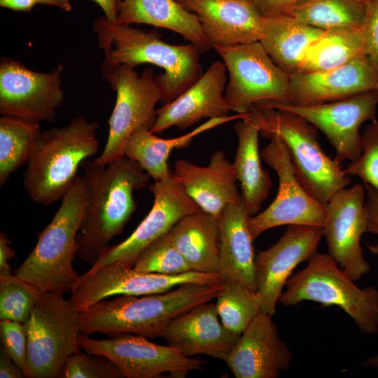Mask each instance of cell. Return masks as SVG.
Segmentation results:
<instances>
[{"instance_id":"cell-33","label":"cell","mask_w":378,"mask_h":378,"mask_svg":"<svg viewBox=\"0 0 378 378\" xmlns=\"http://www.w3.org/2000/svg\"><path fill=\"white\" fill-rule=\"evenodd\" d=\"M38 122L4 116L0 118V186L27 163L41 133Z\"/></svg>"},{"instance_id":"cell-2","label":"cell","mask_w":378,"mask_h":378,"mask_svg":"<svg viewBox=\"0 0 378 378\" xmlns=\"http://www.w3.org/2000/svg\"><path fill=\"white\" fill-rule=\"evenodd\" d=\"M220 284L190 283L168 291L145 295H116L80 312V332L114 337L133 334L155 339L162 336L177 317L216 299Z\"/></svg>"},{"instance_id":"cell-18","label":"cell","mask_w":378,"mask_h":378,"mask_svg":"<svg viewBox=\"0 0 378 378\" xmlns=\"http://www.w3.org/2000/svg\"><path fill=\"white\" fill-rule=\"evenodd\" d=\"M323 237V227L288 225L279 239L255 256V292L260 312L273 316L284 288L293 270L316 253Z\"/></svg>"},{"instance_id":"cell-14","label":"cell","mask_w":378,"mask_h":378,"mask_svg":"<svg viewBox=\"0 0 378 378\" xmlns=\"http://www.w3.org/2000/svg\"><path fill=\"white\" fill-rule=\"evenodd\" d=\"M153 195L151 209L135 230L124 241L108 246L83 275H90L111 262L133 267L139 255L153 242L168 233L184 216L202 211L175 181L173 174L149 185Z\"/></svg>"},{"instance_id":"cell-27","label":"cell","mask_w":378,"mask_h":378,"mask_svg":"<svg viewBox=\"0 0 378 378\" xmlns=\"http://www.w3.org/2000/svg\"><path fill=\"white\" fill-rule=\"evenodd\" d=\"M244 115L210 118L187 134L171 139L158 137L150 132L149 127L141 126L127 140L124 156L137 162L154 181L164 180L172 173L167 162L173 150L187 147L199 134L233 120L241 119Z\"/></svg>"},{"instance_id":"cell-46","label":"cell","mask_w":378,"mask_h":378,"mask_svg":"<svg viewBox=\"0 0 378 378\" xmlns=\"http://www.w3.org/2000/svg\"><path fill=\"white\" fill-rule=\"evenodd\" d=\"M102 8L104 16L111 22H115L118 16V6L120 0H92Z\"/></svg>"},{"instance_id":"cell-8","label":"cell","mask_w":378,"mask_h":378,"mask_svg":"<svg viewBox=\"0 0 378 378\" xmlns=\"http://www.w3.org/2000/svg\"><path fill=\"white\" fill-rule=\"evenodd\" d=\"M64 293H41L24 327L27 377L61 378L68 358L80 351V312Z\"/></svg>"},{"instance_id":"cell-16","label":"cell","mask_w":378,"mask_h":378,"mask_svg":"<svg viewBox=\"0 0 378 378\" xmlns=\"http://www.w3.org/2000/svg\"><path fill=\"white\" fill-rule=\"evenodd\" d=\"M59 64L48 73L29 69L4 57L0 62V114L24 120L52 122L64 99Z\"/></svg>"},{"instance_id":"cell-5","label":"cell","mask_w":378,"mask_h":378,"mask_svg":"<svg viewBox=\"0 0 378 378\" xmlns=\"http://www.w3.org/2000/svg\"><path fill=\"white\" fill-rule=\"evenodd\" d=\"M85 202L83 177L77 176L52 219L39 234L35 247L15 274L41 293L74 291L81 279L72 262L77 253V235Z\"/></svg>"},{"instance_id":"cell-30","label":"cell","mask_w":378,"mask_h":378,"mask_svg":"<svg viewBox=\"0 0 378 378\" xmlns=\"http://www.w3.org/2000/svg\"><path fill=\"white\" fill-rule=\"evenodd\" d=\"M260 42L282 70L291 74L298 71L304 53L322 34V29L284 15L262 18Z\"/></svg>"},{"instance_id":"cell-41","label":"cell","mask_w":378,"mask_h":378,"mask_svg":"<svg viewBox=\"0 0 378 378\" xmlns=\"http://www.w3.org/2000/svg\"><path fill=\"white\" fill-rule=\"evenodd\" d=\"M262 18H272L288 13L304 0H252Z\"/></svg>"},{"instance_id":"cell-3","label":"cell","mask_w":378,"mask_h":378,"mask_svg":"<svg viewBox=\"0 0 378 378\" xmlns=\"http://www.w3.org/2000/svg\"><path fill=\"white\" fill-rule=\"evenodd\" d=\"M98 47L108 65H155L164 73L155 76L162 104H167L195 83L203 74L200 49L193 43L172 45L156 30L146 31L131 24L111 22L104 15L92 24Z\"/></svg>"},{"instance_id":"cell-19","label":"cell","mask_w":378,"mask_h":378,"mask_svg":"<svg viewBox=\"0 0 378 378\" xmlns=\"http://www.w3.org/2000/svg\"><path fill=\"white\" fill-rule=\"evenodd\" d=\"M269 314L260 312L224 359L236 378H277L291 364L292 352Z\"/></svg>"},{"instance_id":"cell-38","label":"cell","mask_w":378,"mask_h":378,"mask_svg":"<svg viewBox=\"0 0 378 378\" xmlns=\"http://www.w3.org/2000/svg\"><path fill=\"white\" fill-rule=\"evenodd\" d=\"M80 351L67 360L61 378H123L122 373L107 358Z\"/></svg>"},{"instance_id":"cell-12","label":"cell","mask_w":378,"mask_h":378,"mask_svg":"<svg viewBox=\"0 0 378 378\" xmlns=\"http://www.w3.org/2000/svg\"><path fill=\"white\" fill-rule=\"evenodd\" d=\"M260 153L277 174L279 188L276 197L265 210L248 217L253 241L266 230L281 225L323 227L325 206L312 197L299 181L283 141L276 136L271 137Z\"/></svg>"},{"instance_id":"cell-17","label":"cell","mask_w":378,"mask_h":378,"mask_svg":"<svg viewBox=\"0 0 378 378\" xmlns=\"http://www.w3.org/2000/svg\"><path fill=\"white\" fill-rule=\"evenodd\" d=\"M365 200L364 184L357 183L335 192L325 205L323 237L328 253L355 281L371 270L360 246L368 226Z\"/></svg>"},{"instance_id":"cell-22","label":"cell","mask_w":378,"mask_h":378,"mask_svg":"<svg viewBox=\"0 0 378 378\" xmlns=\"http://www.w3.org/2000/svg\"><path fill=\"white\" fill-rule=\"evenodd\" d=\"M172 174L200 209L216 218L227 206L242 200L233 163L221 150L211 154L206 166L179 159Z\"/></svg>"},{"instance_id":"cell-37","label":"cell","mask_w":378,"mask_h":378,"mask_svg":"<svg viewBox=\"0 0 378 378\" xmlns=\"http://www.w3.org/2000/svg\"><path fill=\"white\" fill-rule=\"evenodd\" d=\"M361 135L362 153L357 160L350 162L345 171L378 191V120L371 121Z\"/></svg>"},{"instance_id":"cell-11","label":"cell","mask_w":378,"mask_h":378,"mask_svg":"<svg viewBox=\"0 0 378 378\" xmlns=\"http://www.w3.org/2000/svg\"><path fill=\"white\" fill-rule=\"evenodd\" d=\"M78 344L85 352L111 360L125 378H160L164 373L171 378H185L192 371L204 370L205 363L169 344L159 345L133 334L96 340L80 332Z\"/></svg>"},{"instance_id":"cell-7","label":"cell","mask_w":378,"mask_h":378,"mask_svg":"<svg viewBox=\"0 0 378 378\" xmlns=\"http://www.w3.org/2000/svg\"><path fill=\"white\" fill-rule=\"evenodd\" d=\"M328 254L316 253L302 270L290 276L279 302L289 307L313 301L324 307L335 305L368 335L378 332V289L358 287Z\"/></svg>"},{"instance_id":"cell-43","label":"cell","mask_w":378,"mask_h":378,"mask_svg":"<svg viewBox=\"0 0 378 378\" xmlns=\"http://www.w3.org/2000/svg\"><path fill=\"white\" fill-rule=\"evenodd\" d=\"M10 239L4 232L0 233V276L11 274L9 261L15 255V251L10 246Z\"/></svg>"},{"instance_id":"cell-42","label":"cell","mask_w":378,"mask_h":378,"mask_svg":"<svg viewBox=\"0 0 378 378\" xmlns=\"http://www.w3.org/2000/svg\"><path fill=\"white\" fill-rule=\"evenodd\" d=\"M366 190L367 232L378 235V191L364 184Z\"/></svg>"},{"instance_id":"cell-44","label":"cell","mask_w":378,"mask_h":378,"mask_svg":"<svg viewBox=\"0 0 378 378\" xmlns=\"http://www.w3.org/2000/svg\"><path fill=\"white\" fill-rule=\"evenodd\" d=\"M0 377L24 378L26 377L21 369L7 354L2 346L0 348Z\"/></svg>"},{"instance_id":"cell-1","label":"cell","mask_w":378,"mask_h":378,"mask_svg":"<svg viewBox=\"0 0 378 378\" xmlns=\"http://www.w3.org/2000/svg\"><path fill=\"white\" fill-rule=\"evenodd\" d=\"M80 167L86 202L77 235V254L92 265L112 238L122 233L136 209L134 192L144 188L150 176L125 156L106 165L85 160Z\"/></svg>"},{"instance_id":"cell-32","label":"cell","mask_w":378,"mask_h":378,"mask_svg":"<svg viewBox=\"0 0 378 378\" xmlns=\"http://www.w3.org/2000/svg\"><path fill=\"white\" fill-rule=\"evenodd\" d=\"M367 5L365 0H304L288 15L322 30L342 27L361 28Z\"/></svg>"},{"instance_id":"cell-20","label":"cell","mask_w":378,"mask_h":378,"mask_svg":"<svg viewBox=\"0 0 378 378\" xmlns=\"http://www.w3.org/2000/svg\"><path fill=\"white\" fill-rule=\"evenodd\" d=\"M227 80L225 63H211L190 88L156 110L150 132L158 134L172 127L185 130L202 118L227 116L231 110L225 97Z\"/></svg>"},{"instance_id":"cell-6","label":"cell","mask_w":378,"mask_h":378,"mask_svg":"<svg viewBox=\"0 0 378 378\" xmlns=\"http://www.w3.org/2000/svg\"><path fill=\"white\" fill-rule=\"evenodd\" d=\"M244 117L265 138L279 136L288 151L295 173L308 193L324 206L351 179L341 163L329 157L318 141L317 129L297 113L274 108L253 110Z\"/></svg>"},{"instance_id":"cell-31","label":"cell","mask_w":378,"mask_h":378,"mask_svg":"<svg viewBox=\"0 0 378 378\" xmlns=\"http://www.w3.org/2000/svg\"><path fill=\"white\" fill-rule=\"evenodd\" d=\"M365 55L361 28L342 27L323 30L306 50L297 72L323 71Z\"/></svg>"},{"instance_id":"cell-47","label":"cell","mask_w":378,"mask_h":378,"mask_svg":"<svg viewBox=\"0 0 378 378\" xmlns=\"http://www.w3.org/2000/svg\"><path fill=\"white\" fill-rule=\"evenodd\" d=\"M368 248L370 251L378 255V244H368ZM365 368L378 369V353L376 355L371 356L365 358L361 363Z\"/></svg>"},{"instance_id":"cell-13","label":"cell","mask_w":378,"mask_h":378,"mask_svg":"<svg viewBox=\"0 0 378 378\" xmlns=\"http://www.w3.org/2000/svg\"><path fill=\"white\" fill-rule=\"evenodd\" d=\"M377 107L378 90H374L321 104H273L263 108L286 110L304 118L325 134L335 149V160L341 163L354 162L360 156V125L376 119Z\"/></svg>"},{"instance_id":"cell-48","label":"cell","mask_w":378,"mask_h":378,"mask_svg":"<svg viewBox=\"0 0 378 378\" xmlns=\"http://www.w3.org/2000/svg\"><path fill=\"white\" fill-rule=\"evenodd\" d=\"M38 4L58 7L66 12L71 11L73 7L70 0H38Z\"/></svg>"},{"instance_id":"cell-24","label":"cell","mask_w":378,"mask_h":378,"mask_svg":"<svg viewBox=\"0 0 378 378\" xmlns=\"http://www.w3.org/2000/svg\"><path fill=\"white\" fill-rule=\"evenodd\" d=\"M240 335L222 323L216 303L197 305L175 318L162 337L187 356L206 355L224 360Z\"/></svg>"},{"instance_id":"cell-25","label":"cell","mask_w":378,"mask_h":378,"mask_svg":"<svg viewBox=\"0 0 378 378\" xmlns=\"http://www.w3.org/2000/svg\"><path fill=\"white\" fill-rule=\"evenodd\" d=\"M243 200L227 206L217 217L220 274L238 280L255 291V253Z\"/></svg>"},{"instance_id":"cell-40","label":"cell","mask_w":378,"mask_h":378,"mask_svg":"<svg viewBox=\"0 0 378 378\" xmlns=\"http://www.w3.org/2000/svg\"><path fill=\"white\" fill-rule=\"evenodd\" d=\"M361 30L365 41V55L378 74V0L368 1Z\"/></svg>"},{"instance_id":"cell-45","label":"cell","mask_w":378,"mask_h":378,"mask_svg":"<svg viewBox=\"0 0 378 378\" xmlns=\"http://www.w3.org/2000/svg\"><path fill=\"white\" fill-rule=\"evenodd\" d=\"M38 0H0V6L15 11L29 12Z\"/></svg>"},{"instance_id":"cell-10","label":"cell","mask_w":378,"mask_h":378,"mask_svg":"<svg viewBox=\"0 0 378 378\" xmlns=\"http://www.w3.org/2000/svg\"><path fill=\"white\" fill-rule=\"evenodd\" d=\"M104 77L116 93L115 106L108 120L104 148L95 161L106 165L124 157V147L132 133L141 126L151 128L157 103L162 95L153 70L146 68L139 74L126 64L102 66Z\"/></svg>"},{"instance_id":"cell-28","label":"cell","mask_w":378,"mask_h":378,"mask_svg":"<svg viewBox=\"0 0 378 378\" xmlns=\"http://www.w3.org/2000/svg\"><path fill=\"white\" fill-rule=\"evenodd\" d=\"M192 270L220 274L217 218L199 211L178 221L168 232Z\"/></svg>"},{"instance_id":"cell-39","label":"cell","mask_w":378,"mask_h":378,"mask_svg":"<svg viewBox=\"0 0 378 378\" xmlns=\"http://www.w3.org/2000/svg\"><path fill=\"white\" fill-rule=\"evenodd\" d=\"M0 335L2 347L27 377V338L24 324L1 319Z\"/></svg>"},{"instance_id":"cell-36","label":"cell","mask_w":378,"mask_h":378,"mask_svg":"<svg viewBox=\"0 0 378 378\" xmlns=\"http://www.w3.org/2000/svg\"><path fill=\"white\" fill-rule=\"evenodd\" d=\"M133 268L164 275H177L192 271L172 243L169 233L150 244L137 258Z\"/></svg>"},{"instance_id":"cell-15","label":"cell","mask_w":378,"mask_h":378,"mask_svg":"<svg viewBox=\"0 0 378 378\" xmlns=\"http://www.w3.org/2000/svg\"><path fill=\"white\" fill-rule=\"evenodd\" d=\"M220 273L190 271L177 275L146 272L120 262H111L90 275H81L70 300L80 312L108 297L160 293L190 283L220 284Z\"/></svg>"},{"instance_id":"cell-21","label":"cell","mask_w":378,"mask_h":378,"mask_svg":"<svg viewBox=\"0 0 378 378\" xmlns=\"http://www.w3.org/2000/svg\"><path fill=\"white\" fill-rule=\"evenodd\" d=\"M290 89L291 104H321L378 90V74L363 55L332 69L291 74Z\"/></svg>"},{"instance_id":"cell-34","label":"cell","mask_w":378,"mask_h":378,"mask_svg":"<svg viewBox=\"0 0 378 378\" xmlns=\"http://www.w3.org/2000/svg\"><path fill=\"white\" fill-rule=\"evenodd\" d=\"M216 300V306L222 323L238 335L242 334L260 312L256 292L238 280L223 278L222 288Z\"/></svg>"},{"instance_id":"cell-9","label":"cell","mask_w":378,"mask_h":378,"mask_svg":"<svg viewBox=\"0 0 378 378\" xmlns=\"http://www.w3.org/2000/svg\"><path fill=\"white\" fill-rule=\"evenodd\" d=\"M228 73L225 97L231 111L249 113L273 104H291L290 74L279 68L260 41L212 46Z\"/></svg>"},{"instance_id":"cell-35","label":"cell","mask_w":378,"mask_h":378,"mask_svg":"<svg viewBox=\"0 0 378 378\" xmlns=\"http://www.w3.org/2000/svg\"><path fill=\"white\" fill-rule=\"evenodd\" d=\"M41 293L16 274L0 276V319L26 323Z\"/></svg>"},{"instance_id":"cell-4","label":"cell","mask_w":378,"mask_h":378,"mask_svg":"<svg viewBox=\"0 0 378 378\" xmlns=\"http://www.w3.org/2000/svg\"><path fill=\"white\" fill-rule=\"evenodd\" d=\"M99 124L80 115L67 125L41 132L27 162L23 186L34 202L50 205L73 186L77 171L99 150Z\"/></svg>"},{"instance_id":"cell-26","label":"cell","mask_w":378,"mask_h":378,"mask_svg":"<svg viewBox=\"0 0 378 378\" xmlns=\"http://www.w3.org/2000/svg\"><path fill=\"white\" fill-rule=\"evenodd\" d=\"M116 22L167 29L197 46L202 52L212 48L197 16L177 0H120Z\"/></svg>"},{"instance_id":"cell-49","label":"cell","mask_w":378,"mask_h":378,"mask_svg":"<svg viewBox=\"0 0 378 378\" xmlns=\"http://www.w3.org/2000/svg\"><path fill=\"white\" fill-rule=\"evenodd\" d=\"M365 1H371V0H365Z\"/></svg>"},{"instance_id":"cell-23","label":"cell","mask_w":378,"mask_h":378,"mask_svg":"<svg viewBox=\"0 0 378 378\" xmlns=\"http://www.w3.org/2000/svg\"><path fill=\"white\" fill-rule=\"evenodd\" d=\"M195 13L211 47L259 41L262 17L252 0H177Z\"/></svg>"},{"instance_id":"cell-29","label":"cell","mask_w":378,"mask_h":378,"mask_svg":"<svg viewBox=\"0 0 378 378\" xmlns=\"http://www.w3.org/2000/svg\"><path fill=\"white\" fill-rule=\"evenodd\" d=\"M237 148L233 162L244 204L250 216L257 214L272 188L269 172L262 169L258 148L259 129L244 116L234 126Z\"/></svg>"}]
</instances>
